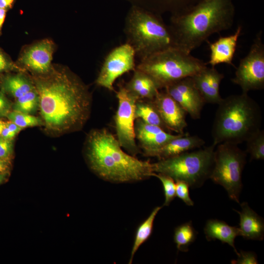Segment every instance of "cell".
<instances>
[{
    "instance_id": "obj_1",
    "label": "cell",
    "mask_w": 264,
    "mask_h": 264,
    "mask_svg": "<svg viewBox=\"0 0 264 264\" xmlns=\"http://www.w3.org/2000/svg\"><path fill=\"white\" fill-rule=\"evenodd\" d=\"M39 109L49 130L64 132L80 129L88 120L91 99L76 77L66 71L52 72L36 79Z\"/></svg>"
},
{
    "instance_id": "obj_2",
    "label": "cell",
    "mask_w": 264,
    "mask_h": 264,
    "mask_svg": "<svg viewBox=\"0 0 264 264\" xmlns=\"http://www.w3.org/2000/svg\"><path fill=\"white\" fill-rule=\"evenodd\" d=\"M86 156L93 172L112 183L143 180L154 173L153 163L125 153L116 137L104 128L93 130L89 134Z\"/></svg>"
},
{
    "instance_id": "obj_3",
    "label": "cell",
    "mask_w": 264,
    "mask_h": 264,
    "mask_svg": "<svg viewBox=\"0 0 264 264\" xmlns=\"http://www.w3.org/2000/svg\"><path fill=\"white\" fill-rule=\"evenodd\" d=\"M234 18L232 0H202L189 11L172 16L169 26L176 46L191 53L212 34L230 28Z\"/></svg>"
},
{
    "instance_id": "obj_4",
    "label": "cell",
    "mask_w": 264,
    "mask_h": 264,
    "mask_svg": "<svg viewBox=\"0 0 264 264\" xmlns=\"http://www.w3.org/2000/svg\"><path fill=\"white\" fill-rule=\"evenodd\" d=\"M218 105L211 131L214 145H238L261 129V108L247 93L228 96Z\"/></svg>"
},
{
    "instance_id": "obj_5",
    "label": "cell",
    "mask_w": 264,
    "mask_h": 264,
    "mask_svg": "<svg viewBox=\"0 0 264 264\" xmlns=\"http://www.w3.org/2000/svg\"><path fill=\"white\" fill-rule=\"evenodd\" d=\"M125 29L127 43L132 47L135 56L141 60L176 46L169 26L159 17L140 8L135 7L130 11Z\"/></svg>"
},
{
    "instance_id": "obj_6",
    "label": "cell",
    "mask_w": 264,
    "mask_h": 264,
    "mask_svg": "<svg viewBox=\"0 0 264 264\" xmlns=\"http://www.w3.org/2000/svg\"><path fill=\"white\" fill-rule=\"evenodd\" d=\"M206 66L203 61L174 46L141 60L135 68L151 77L160 90L193 76Z\"/></svg>"
},
{
    "instance_id": "obj_7",
    "label": "cell",
    "mask_w": 264,
    "mask_h": 264,
    "mask_svg": "<svg viewBox=\"0 0 264 264\" xmlns=\"http://www.w3.org/2000/svg\"><path fill=\"white\" fill-rule=\"evenodd\" d=\"M215 147L212 144L158 160L153 163V172L167 175L175 181H185L190 187H199L210 177L214 165Z\"/></svg>"
},
{
    "instance_id": "obj_8",
    "label": "cell",
    "mask_w": 264,
    "mask_h": 264,
    "mask_svg": "<svg viewBox=\"0 0 264 264\" xmlns=\"http://www.w3.org/2000/svg\"><path fill=\"white\" fill-rule=\"evenodd\" d=\"M217 145L209 178L222 186L230 198L239 203L242 187V176L246 163L247 153L236 144L224 142Z\"/></svg>"
},
{
    "instance_id": "obj_9",
    "label": "cell",
    "mask_w": 264,
    "mask_h": 264,
    "mask_svg": "<svg viewBox=\"0 0 264 264\" xmlns=\"http://www.w3.org/2000/svg\"><path fill=\"white\" fill-rule=\"evenodd\" d=\"M116 93L118 100L114 118L116 137L122 148L135 156L140 152L135 133V108L139 99L122 85H119Z\"/></svg>"
},
{
    "instance_id": "obj_10",
    "label": "cell",
    "mask_w": 264,
    "mask_h": 264,
    "mask_svg": "<svg viewBox=\"0 0 264 264\" xmlns=\"http://www.w3.org/2000/svg\"><path fill=\"white\" fill-rule=\"evenodd\" d=\"M231 81L241 87L243 93L264 89V44L262 31L256 35L248 54L241 60Z\"/></svg>"
},
{
    "instance_id": "obj_11",
    "label": "cell",
    "mask_w": 264,
    "mask_h": 264,
    "mask_svg": "<svg viewBox=\"0 0 264 264\" xmlns=\"http://www.w3.org/2000/svg\"><path fill=\"white\" fill-rule=\"evenodd\" d=\"M135 56L133 48L127 43L113 48L105 59L95 81L96 85L114 91L115 80L135 69Z\"/></svg>"
},
{
    "instance_id": "obj_12",
    "label": "cell",
    "mask_w": 264,
    "mask_h": 264,
    "mask_svg": "<svg viewBox=\"0 0 264 264\" xmlns=\"http://www.w3.org/2000/svg\"><path fill=\"white\" fill-rule=\"evenodd\" d=\"M164 89L192 118H200L201 110L206 103L195 87L192 77L181 79Z\"/></svg>"
},
{
    "instance_id": "obj_13",
    "label": "cell",
    "mask_w": 264,
    "mask_h": 264,
    "mask_svg": "<svg viewBox=\"0 0 264 264\" xmlns=\"http://www.w3.org/2000/svg\"><path fill=\"white\" fill-rule=\"evenodd\" d=\"M152 100L169 131L184 134L187 126L185 110L165 90H159Z\"/></svg>"
},
{
    "instance_id": "obj_14",
    "label": "cell",
    "mask_w": 264,
    "mask_h": 264,
    "mask_svg": "<svg viewBox=\"0 0 264 264\" xmlns=\"http://www.w3.org/2000/svg\"><path fill=\"white\" fill-rule=\"evenodd\" d=\"M135 133L136 139L146 156L180 134H171L158 126L147 124L139 119H135Z\"/></svg>"
},
{
    "instance_id": "obj_15",
    "label": "cell",
    "mask_w": 264,
    "mask_h": 264,
    "mask_svg": "<svg viewBox=\"0 0 264 264\" xmlns=\"http://www.w3.org/2000/svg\"><path fill=\"white\" fill-rule=\"evenodd\" d=\"M224 77L215 67L206 66L192 78L206 103L218 104L222 99L220 93V86Z\"/></svg>"
},
{
    "instance_id": "obj_16",
    "label": "cell",
    "mask_w": 264,
    "mask_h": 264,
    "mask_svg": "<svg viewBox=\"0 0 264 264\" xmlns=\"http://www.w3.org/2000/svg\"><path fill=\"white\" fill-rule=\"evenodd\" d=\"M204 144V140L198 135H190L188 133L180 134L150 153L147 156L156 157L158 160H163L201 148Z\"/></svg>"
},
{
    "instance_id": "obj_17",
    "label": "cell",
    "mask_w": 264,
    "mask_h": 264,
    "mask_svg": "<svg viewBox=\"0 0 264 264\" xmlns=\"http://www.w3.org/2000/svg\"><path fill=\"white\" fill-rule=\"evenodd\" d=\"M242 31V26H238L234 34L220 37L214 42L209 43L210 54L207 64L211 67L222 63L233 66V59Z\"/></svg>"
},
{
    "instance_id": "obj_18",
    "label": "cell",
    "mask_w": 264,
    "mask_h": 264,
    "mask_svg": "<svg viewBox=\"0 0 264 264\" xmlns=\"http://www.w3.org/2000/svg\"><path fill=\"white\" fill-rule=\"evenodd\" d=\"M53 44L45 40L30 47L22 55L21 62L29 69L38 73H47L52 59Z\"/></svg>"
},
{
    "instance_id": "obj_19",
    "label": "cell",
    "mask_w": 264,
    "mask_h": 264,
    "mask_svg": "<svg viewBox=\"0 0 264 264\" xmlns=\"http://www.w3.org/2000/svg\"><path fill=\"white\" fill-rule=\"evenodd\" d=\"M241 210L236 211L240 215L239 234L246 240L262 241L264 237L263 219L253 210L246 202L241 204Z\"/></svg>"
},
{
    "instance_id": "obj_20",
    "label": "cell",
    "mask_w": 264,
    "mask_h": 264,
    "mask_svg": "<svg viewBox=\"0 0 264 264\" xmlns=\"http://www.w3.org/2000/svg\"><path fill=\"white\" fill-rule=\"evenodd\" d=\"M204 233L207 241L218 240L223 243H227L238 254L234 245L235 238L240 236L238 227L230 226L224 221L211 219L207 221Z\"/></svg>"
},
{
    "instance_id": "obj_21",
    "label": "cell",
    "mask_w": 264,
    "mask_h": 264,
    "mask_svg": "<svg viewBox=\"0 0 264 264\" xmlns=\"http://www.w3.org/2000/svg\"><path fill=\"white\" fill-rule=\"evenodd\" d=\"M130 81L125 85L127 89L139 100H153L160 90L153 79L135 68Z\"/></svg>"
},
{
    "instance_id": "obj_22",
    "label": "cell",
    "mask_w": 264,
    "mask_h": 264,
    "mask_svg": "<svg viewBox=\"0 0 264 264\" xmlns=\"http://www.w3.org/2000/svg\"><path fill=\"white\" fill-rule=\"evenodd\" d=\"M135 119L155 125L170 132L164 124L152 100H138L135 108Z\"/></svg>"
},
{
    "instance_id": "obj_23",
    "label": "cell",
    "mask_w": 264,
    "mask_h": 264,
    "mask_svg": "<svg viewBox=\"0 0 264 264\" xmlns=\"http://www.w3.org/2000/svg\"><path fill=\"white\" fill-rule=\"evenodd\" d=\"M161 208V206L155 207L149 217L137 228L131 250L129 264L132 263L133 258L138 248L151 236L153 232L154 219Z\"/></svg>"
},
{
    "instance_id": "obj_24",
    "label": "cell",
    "mask_w": 264,
    "mask_h": 264,
    "mask_svg": "<svg viewBox=\"0 0 264 264\" xmlns=\"http://www.w3.org/2000/svg\"><path fill=\"white\" fill-rule=\"evenodd\" d=\"M197 236V232L190 221L175 228L174 241L179 251L186 252L189 250V246L196 240Z\"/></svg>"
},
{
    "instance_id": "obj_25",
    "label": "cell",
    "mask_w": 264,
    "mask_h": 264,
    "mask_svg": "<svg viewBox=\"0 0 264 264\" xmlns=\"http://www.w3.org/2000/svg\"><path fill=\"white\" fill-rule=\"evenodd\" d=\"M3 85L4 89L17 99L35 88L32 83L22 75L7 77Z\"/></svg>"
},
{
    "instance_id": "obj_26",
    "label": "cell",
    "mask_w": 264,
    "mask_h": 264,
    "mask_svg": "<svg viewBox=\"0 0 264 264\" xmlns=\"http://www.w3.org/2000/svg\"><path fill=\"white\" fill-rule=\"evenodd\" d=\"M39 107V97L35 88L17 99L14 110L31 114Z\"/></svg>"
},
{
    "instance_id": "obj_27",
    "label": "cell",
    "mask_w": 264,
    "mask_h": 264,
    "mask_svg": "<svg viewBox=\"0 0 264 264\" xmlns=\"http://www.w3.org/2000/svg\"><path fill=\"white\" fill-rule=\"evenodd\" d=\"M246 150L251 160L264 159V131L260 129L246 141Z\"/></svg>"
},
{
    "instance_id": "obj_28",
    "label": "cell",
    "mask_w": 264,
    "mask_h": 264,
    "mask_svg": "<svg viewBox=\"0 0 264 264\" xmlns=\"http://www.w3.org/2000/svg\"><path fill=\"white\" fill-rule=\"evenodd\" d=\"M6 116L10 121L22 129L39 126L42 124V120L38 117L15 110L8 112Z\"/></svg>"
},
{
    "instance_id": "obj_29",
    "label": "cell",
    "mask_w": 264,
    "mask_h": 264,
    "mask_svg": "<svg viewBox=\"0 0 264 264\" xmlns=\"http://www.w3.org/2000/svg\"><path fill=\"white\" fill-rule=\"evenodd\" d=\"M152 176L156 177L161 182L165 196L163 206H168L176 197L175 181L172 177L161 173H153Z\"/></svg>"
},
{
    "instance_id": "obj_30",
    "label": "cell",
    "mask_w": 264,
    "mask_h": 264,
    "mask_svg": "<svg viewBox=\"0 0 264 264\" xmlns=\"http://www.w3.org/2000/svg\"><path fill=\"white\" fill-rule=\"evenodd\" d=\"M189 186L182 180L176 181V196L181 199L186 205L193 206L194 202L189 195Z\"/></svg>"
},
{
    "instance_id": "obj_31",
    "label": "cell",
    "mask_w": 264,
    "mask_h": 264,
    "mask_svg": "<svg viewBox=\"0 0 264 264\" xmlns=\"http://www.w3.org/2000/svg\"><path fill=\"white\" fill-rule=\"evenodd\" d=\"M236 260L231 261L233 264H258L257 255L254 252L241 250Z\"/></svg>"
},
{
    "instance_id": "obj_32",
    "label": "cell",
    "mask_w": 264,
    "mask_h": 264,
    "mask_svg": "<svg viewBox=\"0 0 264 264\" xmlns=\"http://www.w3.org/2000/svg\"><path fill=\"white\" fill-rule=\"evenodd\" d=\"M12 144L10 139L0 137V158H6L12 152Z\"/></svg>"
},
{
    "instance_id": "obj_33",
    "label": "cell",
    "mask_w": 264,
    "mask_h": 264,
    "mask_svg": "<svg viewBox=\"0 0 264 264\" xmlns=\"http://www.w3.org/2000/svg\"><path fill=\"white\" fill-rule=\"evenodd\" d=\"M9 105L3 95L0 93V115H7L8 113Z\"/></svg>"
},
{
    "instance_id": "obj_34",
    "label": "cell",
    "mask_w": 264,
    "mask_h": 264,
    "mask_svg": "<svg viewBox=\"0 0 264 264\" xmlns=\"http://www.w3.org/2000/svg\"><path fill=\"white\" fill-rule=\"evenodd\" d=\"M13 67V64L0 52V72Z\"/></svg>"
},
{
    "instance_id": "obj_35",
    "label": "cell",
    "mask_w": 264,
    "mask_h": 264,
    "mask_svg": "<svg viewBox=\"0 0 264 264\" xmlns=\"http://www.w3.org/2000/svg\"><path fill=\"white\" fill-rule=\"evenodd\" d=\"M16 134L15 133L12 132L7 127H6L5 124V127L3 128L2 131L0 135L2 138L11 140L15 136Z\"/></svg>"
},
{
    "instance_id": "obj_36",
    "label": "cell",
    "mask_w": 264,
    "mask_h": 264,
    "mask_svg": "<svg viewBox=\"0 0 264 264\" xmlns=\"http://www.w3.org/2000/svg\"><path fill=\"white\" fill-rule=\"evenodd\" d=\"M5 124L6 127L16 134L18 133L22 129V128H20L15 123L11 121L6 122Z\"/></svg>"
},
{
    "instance_id": "obj_37",
    "label": "cell",
    "mask_w": 264,
    "mask_h": 264,
    "mask_svg": "<svg viewBox=\"0 0 264 264\" xmlns=\"http://www.w3.org/2000/svg\"><path fill=\"white\" fill-rule=\"evenodd\" d=\"M14 0H0V8L7 9L12 7Z\"/></svg>"
},
{
    "instance_id": "obj_38",
    "label": "cell",
    "mask_w": 264,
    "mask_h": 264,
    "mask_svg": "<svg viewBox=\"0 0 264 264\" xmlns=\"http://www.w3.org/2000/svg\"><path fill=\"white\" fill-rule=\"evenodd\" d=\"M6 13V9L0 8V33L2 26L5 19Z\"/></svg>"
},
{
    "instance_id": "obj_39",
    "label": "cell",
    "mask_w": 264,
    "mask_h": 264,
    "mask_svg": "<svg viewBox=\"0 0 264 264\" xmlns=\"http://www.w3.org/2000/svg\"><path fill=\"white\" fill-rule=\"evenodd\" d=\"M8 166L6 162L0 158V173L4 172L7 169Z\"/></svg>"
},
{
    "instance_id": "obj_40",
    "label": "cell",
    "mask_w": 264,
    "mask_h": 264,
    "mask_svg": "<svg viewBox=\"0 0 264 264\" xmlns=\"http://www.w3.org/2000/svg\"><path fill=\"white\" fill-rule=\"evenodd\" d=\"M4 127H5V122H3L0 119V135Z\"/></svg>"
},
{
    "instance_id": "obj_41",
    "label": "cell",
    "mask_w": 264,
    "mask_h": 264,
    "mask_svg": "<svg viewBox=\"0 0 264 264\" xmlns=\"http://www.w3.org/2000/svg\"><path fill=\"white\" fill-rule=\"evenodd\" d=\"M4 176H5V175L4 174L0 173V183L4 179Z\"/></svg>"
}]
</instances>
